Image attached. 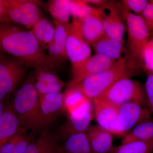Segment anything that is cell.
<instances>
[{
	"label": "cell",
	"mask_w": 153,
	"mask_h": 153,
	"mask_svg": "<svg viewBox=\"0 0 153 153\" xmlns=\"http://www.w3.org/2000/svg\"><path fill=\"white\" fill-rule=\"evenodd\" d=\"M25 131L14 135L0 146V153H24L30 143L32 137Z\"/></svg>",
	"instance_id": "cb8c5ba5"
},
{
	"label": "cell",
	"mask_w": 153,
	"mask_h": 153,
	"mask_svg": "<svg viewBox=\"0 0 153 153\" xmlns=\"http://www.w3.org/2000/svg\"><path fill=\"white\" fill-rule=\"evenodd\" d=\"M153 139V119L152 118L141 122L125 136L122 144L138 141Z\"/></svg>",
	"instance_id": "603a6c76"
},
{
	"label": "cell",
	"mask_w": 153,
	"mask_h": 153,
	"mask_svg": "<svg viewBox=\"0 0 153 153\" xmlns=\"http://www.w3.org/2000/svg\"><path fill=\"white\" fill-rule=\"evenodd\" d=\"M90 100L76 87L66 89L63 93V108L67 115Z\"/></svg>",
	"instance_id": "484cf974"
},
{
	"label": "cell",
	"mask_w": 153,
	"mask_h": 153,
	"mask_svg": "<svg viewBox=\"0 0 153 153\" xmlns=\"http://www.w3.org/2000/svg\"><path fill=\"white\" fill-rule=\"evenodd\" d=\"M27 70L20 62L13 70L0 79V100L2 101L13 92L24 78Z\"/></svg>",
	"instance_id": "44dd1931"
},
{
	"label": "cell",
	"mask_w": 153,
	"mask_h": 153,
	"mask_svg": "<svg viewBox=\"0 0 153 153\" xmlns=\"http://www.w3.org/2000/svg\"><path fill=\"white\" fill-rule=\"evenodd\" d=\"M0 50L35 71L55 70L60 66L40 46L31 30L12 23L0 24Z\"/></svg>",
	"instance_id": "6da1fadb"
},
{
	"label": "cell",
	"mask_w": 153,
	"mask_h": 153,
	"mask_svg": "<svg viewBox=\"0 0 153 153\" xmlns=\"http://www.w3.org/2000/svg\"><path fill=\"white\" fill-rule=\"evenodd\" d=\"M4 108V106L3 105L2 101L0 100V116L3 113Z\"/></svg>",
	"instance_id": "74e56055"
},
{
	"label": "cell",
	"mask_w": 153,
	"mask_h": 153,
	"mask_svg": "<svg viewBox=\"0 0 153 153\" xmlns=\"http://www.w3.org/2000/svg\"><path fill=\"white\" fill-rule=\"evenodd\" d=\"M12 23L30 30L42 16V2L32 0H6Z\"/></svg>",
	"instance_id": "ba28073f"
},
{
	"label": "cell",
	"mask_w": 153,
	"mask_h": 153,
	"mask_svg": "<svg viewBox=\"0 0 153 153\" xmlns=\"http://www.w3.org/2000/svg\"><path fill=\"white\" fill-rule=\"evenodd\" d=\"M70 10L73 18L80 20L94 13L97 8L91 7L84 0H70Z\"/></svg>",
	"instance_id": "f1b7e54d"
},
{
	"label": "cell",
	"mask_w": 153,
	"mask_h": 153,
	"mask_svg": "<svg viewBox=\"0 0 153 153\" xmlns=\"http://www.w3.org/2000/svg\"><path fill=\"white\" fill-rule=\"evenodd\" d=\"M124 41L111 38L105 34L91 44L95 54L105 56L117 61L121 58L124 50Z\"/></svg>",
	"instance_id": "ffe728a7"
},
{
	"label": "cell",
	"mask_w": 153,
	"mask_h": 153,
	"mask_svg": "<svg viewBox=\"0 0 153 153\" xmlns=\"http://www.w3.org/2000/svg\"><path fill=\"white\" fill-rule=\"evenodd\" d=\"M85 133L92 153H109L114 146L113 134L100 126H90Z\"/></svg>",
	"instance_id": "2e32d148"
},
{
	"label": "cell",
	"mask_w": 153,
	"mask_h": 153,
	"mask_svg": "<svg viewBox=\"0 0 153 153\" xmlns=\"http://www.w3.org/2000/svg\"><path fill=\"white\" fill-rule=\"evenodd\" d=\"M147 75L145 83V90L147 105L153 112V72L146 70Z\"/></svg>",
	"instance_id": "4dcf8cb0"
},
{
	"label": "cell",
	"mask_w": 153,
	"mask_h": 153,
	"mask_svg": "<svg viewBox=\"0 0 153 153\" xmlns=\"http://www.w3.org/2000/svg\"><path fill=\"white\" fill-rule=\"evenodd\" d=\"M98 99L118 106L130 102L147 105L145 87L129 77L118 79Z\"/></svg>",
	"instance_id": "5b68a950"
},
{
	"label": "cell",
	"mask_w": 153,
	"mask_h": 153,
	"mask_svg": "<svg viewBox=\"0 0 153 153\" xmlns=\"http://www.w3.org/2000/svg\"><path fill=\"white\" fill-rule=\"evenodd\" d=\"M12 105L21 128L25 131L40 129L41 111L34 75L30 74L17 91Z\"/></svg>",
	"instance_id": "3957f363"
},
{
	"label": "cell",
	"mask_w": 153,
	"mask_h": 153,
	"mask_svg": "<svg viewBox=\"0 0 153 153\" xmlns=\"http://www.w3.org/2000/svg\"><path fill=\"white\" fill-rule=\"evenodd\" d=\"M41 111L40 129L43 131L48 128L64 111L63 93L57 92L39 95Z\"/></svg>",
	"instance_id": "8fae6325"
},
{
	"label": "cell",
	"mask_w": 153,
	"mask_h": 153,
	"mask_svg": "<svg viewBox=\"0 0 153 153\" xmlns=\"http://www.w3.org/2000/svg\"><path fill=\"white\" fill-rule=\"evenodd\" d=\"M20 62L14 57L6 58L0 62V79L13 70Z\"/></svg>",
	"instance_id": "836d02e7"
},
{
	"label": "cell",
	"mask_w": 153,
	"mask_h": 153,
	"mask_svg": "<svg viewBox=\"0 0 153 153\" xmlns=\"http://www.w3.org/2000/svg\"><path fill=\"white\" fill-rule=\"evenodd\" d=\"M57 135L48 130L41 132L38 138L30 143L24 153H64L58 143Z\"/></svg>",
	"instance_id": "d6986e66"
},
{
	"label": "cell",
	"mask_w": 153,
	"mask_h": 153,
	"mask_svg": "<svg viewBox=\"0 0 153 153\" xmlns=\"http://www.w3.org/2000/svg\"><path fill=\"white\" fill-rule=\"evenodd\" d=\"M152 1V3H153V0H152V1Z\"/></svg>",
	"instance_id": "f35d334b"
},
{
	"label": "cell",
	"mask_w": 153,
	"mask_h": 153,
	"mask_svg": "<svg viewBox=\"0 0 153 153\" xmlns=\"http://www.w3.org/2000/svg\"><path fill=\"white\" fill-rule=\"evenodd\" d=\"M35 85L38 95L60 92L65 82L57 75L55 70L45 69L35 71Z\"/></svg>",
	"instance_id": "5bb4252c"
},
{
	"label": "cell",
	"mask_w": 153,
	"mask_h": 153,
	"mask_svg": "<svg viewBox=\"0 0 153 153\" xmlns=\"http://www.w3.org/2000/svg\"><path fill=\"white\" fill-rule=\"evenodd\" d=\"M94 117L93 105L88 100L68 115L67 120L59 129L58 138L66 140L73 135L86 132Z\"/></svg>",
	"instance_id": "9c48e42d"
},
{
	"label": "cell",
	"mask_w": 153,
	"mask_h": 153,
	"mask_svg": "<svg viewBox=\"0 0 153 153\" xmlns=\"http://www.w3.org/2000/svg\"><path fill=\"white\" fill-rule=\"evenodd\" d=\"M117 61L98 54L91 56L81 68L72 74V79L67 83L66 89L74 87L86 77L110 68Z\"/></svg>",
	"instance_id": "7c38bea8"
},
{
	"label": "cell",
	"mask_w": 153,
	"mask_h": 153,
	"mask_svg": "<svg viewBox=\"0 0 153 153\" xmlns=\"http://www.w3.org/2000/svg\"><path fill=\"white\" fill-rule=\"evenodd\" d=\"M152 153H153V150L152 152Z\"/></svg>",
	"instance_id": "ab89813d"
},
{
	"label": "cell",
	"mask_w": 153,
	"mask_h": 153,
	"mask_svg": "<svg viewBox=\"0 0 153 153\" xmlns=\"http://www.w3.org/2000/svg\"><path fill=\"white\" fill-rule=\"evenodd\" d=\"M70 0H51L45 5V8L52 16L54 22L69 24L71 16Z\"/></svg>",
	"instance_id": "d4e9b609"
},
{
	"label": "cell",
	"mask_w": 153,
	"mask_h": 153,
	"mask_svg": "<svg viewBox=\"0 0 153 153\" xmlns=\"http://www.w3.org/2000/svg\"><path fill=\"white\" fill-rule=\"evenodd\" d=\"M124 7L133 13L140 15L149 2L146 0H123L120 2Z\"/></svg>",
	"instance_id": "f546056e"
},
{
	"label": "cell",
	"mask_w": 153,
	"mask_h": 153,
	"mask_svg": "<svg viewBox=\"0 0 153 153\" xmlns=\"http://www.w3.org/2000/svg\"><path fill=\"white\" fill-rule=\"evenodd\" d=\"M85 2L88 4L94 5H99L101 6L104 4L106 1L103 0H84Z\"/></svg>",
	"instance_id": "d590c367"
},
{
	"label": "cell",
	"mask_w": 153,
	"mask_h": 153,
	"mask_svg": "<svg viewBox=\"0 0 153 153\" xmlns=\"http://www.w3.org/2000/svg\"><path fill=\"white\" fill-rule=\"evenodd\" d=\"M118 4L126 25L127 43L124 52L126 64L134 73L143 66V56L146 46L150 40V33L139 15L133 13L124 7L120 2Z\"/></svg>",
	"instance_id": "7a4b0ae2"
},
{
	"label": "cell",
	"mask_w": 153,
	"mask_h": 153,
	"mask_svg": "<svg viewBox=\"0 0 153 153\" xmlns=\"http://www.w3.org/2000/svg\"><path fill=\"white\" fill-rule=\"evenodd\" d=\"M147 27L150 35L153 36V3L150 1L146 7L139 15Z\"/></svg>",
	"instance_id": "1f68e13d"
},
{
	"label": "cell",
	"mask_w": 153,
	"mask_h": 153,
	"mask_svg": "<svg viewBox=\"0 0 153 153\" xmlns=\"http://www.w3.org/2000/svg\"><path fill=\"white\" fill-rule=\"evenodd\" d=\"M100 8L105 34L111 38L124 41L126 28L122 13L118 3L106 1Z\"/></svg>",
	"instance_id": "30bf717a"
},
{
	"label": "cell",
	"mask_w": 153,
	"mask_h": 153,
	"mask_svg": "<svg viewBox=\"0 0 153 153\" xmlns=\"http://www.w3.org/2000/svg\"><path fill=\"white\" fill-rule=\"evenodd\" d=\"M6 58V57H5L4 55V52L0 50V62L4 60Z\"/></svg>",
	"instance_id": "8d00e7d4"
},
{
	"label": "cell",
	"mask_w": 153,
	"mask_h": 153,
	"mask_svg": "<svg viewBox=\"0 0 153 153\" xmlns=\"http://www.w3.org/2000/svg\"><path fill=\"white\" fill-rule=\"evenodd\" d=\"M62 148L64 153H92L86 133L75 134L69 137Z\"/></svg>",
	"instance_id": "4316f807"
},
{
	"label": "cell",
	"mask_w": 153,
	"mask_h": 153,
	"mask_svg": "<svg viewBox=\"0 0 153 153\" xmlns=\"http://www.w3.org/2000/svg\"><path fill=\"white\" fill-rule=\"evenodd\" d=\"M22 131L12 103L7 105L0 116V146Z\"/></svg>",
	"instance_id": "ac0fdd59"
},
{
	"label": "cell",
	"mask_w": 153,
	"mask_h": 153,
	"mask_svg": "<svg viewBox=\"0 0 153 153\" xmlns=\"http://www.w3.org/2000/svg\"><path fill=\"white\" fill-rule=\"evenodd\" d=\"M153 150V139L122 144L114 146L109 153H152Z\"/></svg>",
	"instance_id": "83f0119b"
},
{
	"label": "cell",
	"mask_w": 153,
	"mask_h": 153,
	"mask_svg": "<svg viewBox=\"0 0 153 153\" xmlns=\"http://www.w3.org/2000/svg\"><path fill=\"white\" fill-rule=\"evenodd\" d=\"M133 73L122 57L110 68L86 77L75 87L92 101L99 98L118 79Z\"/></svg>",
	"instance_id": "277c9868"
},
{
	"label": "cell",
	"mask_w": 153,
	"mask_h": 153,
	"mask_svg": "<svg viewBox=\"0 0 153 153\" xmlns=\"http://www.w3.org/2000/svg\"><path fill=\"white\" fill-rule=\"evenodd\" d=\"M66 50L72 66V74L81 68L91 56V48L82 35L79 19L73 18L72 22L69 23Z\"/></svg>",
	"instance_id": "8992f818"
},
{
	"label": "cell",
	"mask_w": 153,
	"mask_h": 153,
	"mask_svg": "<svg viewBox=\"0 0 153 153\" xmlns=\"http://www.w3.org/2000/svg\"><path fill=\"white\" fill-rule=\"evenodd\" d=\"M30 30L44 49L52 41L55 33V26L44 17L39 19Z\"/></svg>",
	"instance_id": "7402d4cb"
},
{
	"label": "cell",
	"mask_w": 153,
	"mask_h": 153,
	"mask_svg": "<svg viewBox=\"0 0 153 153\" xmlns=\"http://www.w3.org/2000/svg\"><path fill=\"white\" fill-rule=\"evenodd\" d=\"M85 41L92 44L105 34L100 8L93 13L79 20Z\"/></svg>",
	"instance_id": "e0dca14e"
},
{
	"label": "cell",
	"mask_w": 153,
	"mask_h": 153,
	"mask_svg": "<svg viewBox=\"0 0 153 153\" xmlns=\"http://www.w3.org/2000/svg\"><path fill=\"white\" fill-rule=\"evenodd\" d=\"M55 33L51 42L45 48L48 55L59 63L67 60L66 46L69 24L54 22Z\"/></svg>",
	"instance_id": "4fadbf2b"
},
{
	"label": "cell",
	"mask_w": 153,
	"mask_h": 153,
	"mask_svg": "<svg viewBox=\"0 0 153 153\" xmlns=\"http://www.w3.org/2000/svg\"><path fill=\"white\" fill-rule=\"evenodd\" d=\"M91 102L94 116L98 125L113 134L119 106L100 99H97Z\"/></svg>",
	"instance_id": "9a60e30c"
},
{
	"label": "cell",
	"mask_w": 153,
	"mask_h": 153,
	"mask_svg": "<svg viewBox=\"0 0 153 153\" xmlns=\"http://www.w3.org/2000/svg\"><path fill=\"white\" fill-rule=\"evenodd\" d=\"M151 118L149 111L141 105L134 102L122 105L119 107L113 134L125 136L138 124Z\"/></svg>",
	"instance_id": "52a82bcc"
},
{
	"label": "cell",
	"mask_w": 153,
	"mask_h": 153,
	"mask_svg": "<svg viewBox=\"0 0 153 153\" xmlns=\"http://www.w3.org/2000/svg\"><path fill=\"white\" fill-rule=\"evenodd\" d=\"M146 70L153 72V36L145 48L143 56V66Z\"/></svg>",
	"instance_id": "d6a6232c"
},
{
	"label": "cell",
	"mask_w": 153,
	"mask_h": 153,
	"mask_svg": "<svg viewBox=\"0 0 153 153\" xmlns=\"http://www.w3.org/2000/svg\"><path fill=\"white\" fill-rule=\"evenodd\" d=\"M10 23L12 22L9 15L6 0H0V24Z\"/></svg>",
	"instance_id": "e575fe53"
}]
</instances>
